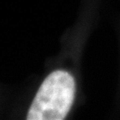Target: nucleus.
Returning a JSON list of instances; mask_svg holds the SVG:
<instances>
[{"label":"nucleus","instance_id":"obj_1","mask_svg":"<svg viewBox=\"0 0 120 120\" xmlns=\"http://www.w3.org/2000/svg\"><path fill=\"white\" fill-rule=\"evenodd\" d=\"M79 52L60 54L37 88L26 119L63 120L71 114L79 92Z\"/></svg>","mask_w":120,"mask_h":120}]
</instances>
